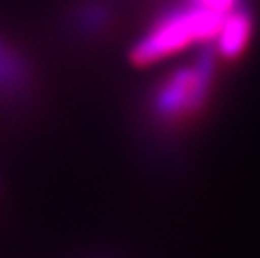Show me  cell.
Listing matches in <instances>:
<instances>
[{
	"label": "cell",
	"mask_w": 260,
	"mask_h": 258,
	"mask_svg": "<svg viewBox=\"0 0 260 258\" xmlns=\"http://www.w3.org/2000/svg\"><path fill=\"white\" fill-rule=\"evenodd\" d=\"M223 18V14H217L197 2L169 10L134 45L130 59L136 65H150L158 59H167L183 51L193 43L215 39Z\"/></svg>",
	"instance_id": "cell-1"
},
{
	"label": "cell",
	"mask_w": 260,
	"mask_h": 258,
	"mask_svg": "<svg viewBox=\"0 0 260 258\" xmlns=\"http://www.w3.org/2000/svg\"><path fill=\"white\" fill-rule=\"evenodd\" d=\"M211 83L213 51H207L191 65L181 67L160 81L152 93V114L169 126H179L193 120L207 106Z\"/></svg>",
	"instance_id": "cell-2"
},
{
	"label": "cell",
	"mask_w": 260,
	"mask_h": 258,
	"mask_svg": "<svg viewBox=\"0 0 260 258\" xmlns=\"http://www.w3.org/2000/svg\"><path fill=\"white\" fill-rule=\"evenodd\" d=\"M252 33V18L248 16V12L244 10H232L225 14L219 33H217V53L223 59H236Z\"/></svg>",
	"instance_id": "cell-3"
},
{
	"label": "cell",
	"mask_w": 260,
	"mask_h": 258,
	"mask_svg": "<svg viewBox=\"0 0 260 258\" xmlns=\"http://www.w3.org/2000/svg\"><path fill=\"white\" fill-rule=\"evenodd\" d=\"M26 65L8 43L0 41V89L14 93V89L18 91L26 85Z\"/></svg>",
	"instance_id": "cell-4"
},
{
	"label": "cell",
	"mask_w": 260,
	"mask_h": 258,
	"mask_svg": "<svg viewBox=\"0 0 260 258\" xmlns=\"http://www.w3.org/2000/svg\"><path fill=\"white\" fill-rule=\"evenodd\" d=\"M197 4H201V6H205V8H209V10H213V12H217V14H228V12H232L234 10V4H236V0H197Z\"/></svg>",
	"instance_id": "cell-5"
}]
</instances>
